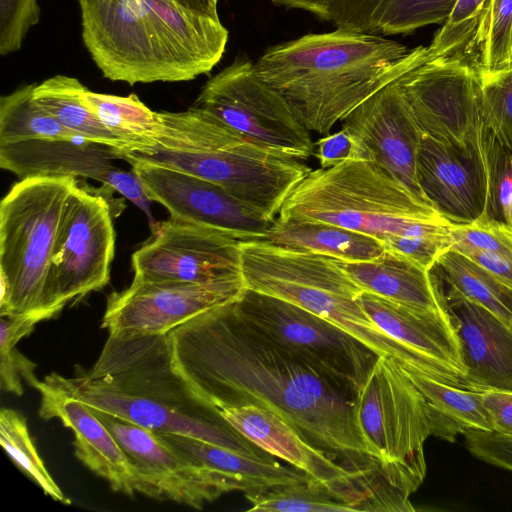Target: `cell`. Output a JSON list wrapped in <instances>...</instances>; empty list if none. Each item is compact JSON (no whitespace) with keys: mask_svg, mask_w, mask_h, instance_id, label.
I'll return each mask as SVG.
<instances>
[{"mask_svg":"<svg viewBox=\"0 0 512 512\" xmlns=\"http://www.w3.org/2000/svg\"><path fill=\"white\" fill-rule=\"evenodd\" d=\"M78 185L69 196L56 235L50 302L60 312L74 299L106 286L114 258L115 231L104 197Z\"/></svg>","mask_w":512,"mask_h":512,"instance_id":"13","label":"cell"},{"mask_svg":"<svg viewBox=\"0 0 512 512\" xmlns=\"http://www.w3.org/2000/svg\"><path fill=\"white\" fill-rule=\"evenodd\" d=\"M335 260L363 291L411 308L447 312L444 291L436 273L400 253L385 250L371 260Z\"/></svg>","mask_w":512,"mask_h":512,"instance_id":"25","label":"cell"},{"mask_svg":"<svg viewBox=\"0 0 512 512\" xmlns=\"http://www.w3.org/2000/svg\"><path fill=\"white\" fill-rule=\"evenodd\" d=\"M85 88L77 78L59 74L36 84L33 97L73 134L119 151L126 150L127 145L110 132L83 101L81 94Z\"/></svg>","mask_w":512,"mask_h":512,"instance_id":"30","label":"cell"},{"mask_svg":"<svg viewBox=\"0 0 512 512\" xmlns=\"http://www.w3.org/2000/svg\"><path fill=\"white\" fill-rule=\"evenodd\" d=\"M360 302L385 334L465 372L460 342L448 312L411 308L367 291L361 293Z\"/></svg>","mask_w":512,"mask_h":512,"instance_id":"26","label":"cell"},{"mask_svg":"<svg viewBox=\"0 0 512 512\" xmlns=\"http://www.w3.org/2000/svg\"><path fill=\"white\" fill-rule=\"evenodd\" d=\"M35 85H23L0 98V144L81 138L67 130L35 101Z\"/></svg>","mask_w":512,"mask_h":512,"instance_id":"34","label":"cell"},{"mask_svg":"<svg viewBox=\"0 0 512 512\" xmlns=\"http://www.w3.org/2000/svg\"><path fill=\"white\" fill-rule=\"evenodd\" d=\"M277 218L326 222L382 242L450 223L374 162L362 159L311 170L287 196Z\"/></svg>","mask_w":512,"mask_h":512,"instance_id":"6","label":"cell"},{"mask_svg":"<svg viewBox=\"0 0 512 512\" xmlns=\"http://www.w3.org/2000/svg\"><path fill=\"white\" fill-rule=\"evenodd\" d=\"M307 12L337 29L382 36L409 34L442 24L456 0H268Z\"/></svg>","mask_w":512,"mask_h":512,"instance_id":"22","label":"cell"},{"mask_svg":"<svg viewBox=\"0 0 512 512\" xmlns=\"http://www.w3.org/2000/svg\"><path fill=\"white\" fill-rule=\"evenodd\" d=\"M40 20L37 0H0V53L18 51L31 27Z\"/></svg>","mask_w":512,"mask_h":512,"instance_id":"41","label":"cell"},{"mask_svg":"<svg viewBox=\"0 0 512 512\" xmlns=\"http://www.w3.org/2000/svg\"><path fill=\"white\" fill-rule=\"evenodd\" d=\"M34 388L41 396L40 417L58 418L74 433L73 445L77 458L93 473L106 480L113 491L134 496L137 483L126 454L89 407L45 380L38 381Z\"/></svg>","mask_w":512,"mask_h":512,"instance_id":"23","label":"cell"},{"mask_svg":"<svg viewBox=\"0 0 512 512\" xmlns=\"http://www.w3.org/2000/svg\"><path fill=\"white\" fill-rule=\"evenodd\" d=\"M233 306L251 328L355 392L378 357L331 322L281 298L246 288Z\"/></svg>","mask_w":512,"mask_h":512,"instance_id":"10","label":"cell"},{"mask_svg":"<svg viewBox=\"0 0 512 512\" xmlns=\"http://www.w3.org/2000/svg\"><path fill=\"white\" fill-rule=\"evenodd\" d=\"M163 442L191 461L233 479L240 491L264 490L305 481L309 475L289 469L276 459L248 456L186 435L156 433Z\"/></svg>","mask_w":512,"mask_h":512,"instance_id":"27","label":"cell"},{"mask_svg":"<svg viewBox=\"0 0 512 512\" xmlns=\"http://www.w3.org/2000/svg\"><path fill=\"white\" fill-rule=\"evenodd\" d=\"M417 178L431 206L452 224H471L484 214L487 176L484 159L469 157L423 134Z\"/></svg>","mask_w":512,"mask_h":512,"instance_id":"19","label":"cell"},{"mask_svg":"<svg viewBox=\"0 0 512 512\" xmlns=\"http://www.w3.org/2000/svg\"><path fill=\"white\" fill-rule=\"evenodd\" d=\"M74 176H33L14 184L0 204V315L14 318L58 311L50 302L51 265Z\"/></svg>","mask_w":512,"mask_h":512,"instance_id":"7","label":"cell"},{"mask_svg":"<svg viewBox=\"0 0 512 512\" xmlns=\"http://www.w3.org/2000/svg\"><path fill=\"white\" fill-rule=\"evenodd\" d=\"M89 409L126 454L135 473L138 493L202 509L223 494L240 490L233 479L191 461L154 432L97 409Z\"/></svg>","mask_w":512,"mask_h":512,"instance_id":"15","label":"cell"},{"mask_svg":"<svg viewBox=\"0 0 512 512\" xmlns=\"http://www.w3.org/2000/svg\"><path fill=\"white\" fill-rule=\"evenodd\" d=\"M216 409L249 441L319 481L343 502L351 483L358 479L355 473L313 446L292 425L270 410L253 404Z\"/></svg>","mask_w":512,"mask_h":512,"instance_id":"21","label":"cell"},{"mask_svg":"<svg viewBox=\"0 0 512 512\" xmlns=\"http://www.w3.org/2000/svg\"><path fill=\"white\" fill-rule=\"evenodd\" d=\"M481 400L489 414L493 431L512 439V392L484 391L481 392Z\"/></svg>","mask_w":512,"mask_h":512,"instance_id":"46","label":"cell"},{"mask_svg":"<svg viewBox=\"0 0 512 512\" xmlns=\"http://www.w3.org/2000/svg\"><path fill=\"white\" fill-rule=\"evenodd\" d=\"M453 249H479L512 259V231L496 223L478 220L451 228Z\"/></svg>","mask_w":512,"mask_h":512,"instance_id":"43","label":"cell"},{"mask_svg":"<svg viewBox=\"0 0 512 512\" xmlns=\"http://www.w3.org/2000/svg\"><path fill=\"white\" fill-rule=\"evenodd\" d=\"M422 133L484 159L481 82L460 55L429 59L397 79Z\"/></svg>","mask_w":512,"mask_h":512,"instance_id":"11","label":"cell"},{"mask_svg":"<svg viewBox=\"0 0 512 512\" xmlns=\"http://www.w3.org/2000/svg\"><path fill=\"white\" fill-rule=\"evenodd\" d=\"M119 150L83 138L34 139L0 144V166L20 178L33 176H74L107 184L117 168L111 160Z\"/></svg>","mask_w":512,"mask_h":512,"instance_id":"24","label":"cell"},{"mask_svg":"<svg viewBox=\"0 0 512 512\" xmlns=\"http://www.w3.org/2000/svg\"><path fill=\"white\" fill-rule=\"evenodd\" d=\"M452 226L441 231L394 236L383 243L386 250L400 253L430 270L438 258L452 248Z\"/></svg>","mask_w":512,"mask_h":512,"instance_id":"42","label":"cell"},{"mask_svg":"<svg viewBox=\"0 0 512 512\" xmlns=\"http://www.w3.org/2000/svg\"><path fill=\"white\" fill-rule=\"evenodd\" d=\"M234 302L168 333L174 366L191 387L215 408L253 404L272 411L359 478L379 472L355 424V390L251 328Z\"/></svg>","mask_w":512,"mask_h":512,"instance_id":"1","label":"cell"},{"mask_svg":"<svg viewBox=\"0 0 512 512\" xmlns=\"http://www.w3.org/2000/svg\"><path fill=\"white\" fill-rule=\"evenodd\" d=\"M240 240L222 231L174 218L158 222L131 258L137 281L198 284L244 281Z\"/></svg>","mask_w":512,"mask_h":512,"instance_id":"14","label":"cell"},{"mask_svg":"<svg viewBox=\"0 0 512 512\" xmlns=\"http://www.w3.org/2000/svg\"><path fill=\"white\" fill-rule=\"evenodd\" d=\"M487 0H456L427 46L430 59L460 54L476 29Z\"/></svg>","mask_w":512,"mask_h":512,"instance_id":"40","label":"cell"},{"mask_svg":"<svg viewBox=\"0 0 512 512\" xmlns=\"http://www.w3.org/2000/svg\"><path fill=\"white\" fill-rule=\"evenodd\" d=\"M400 366L425 399L433 436L453 442L466 429L493 431L481 392L450 385Z\"/></svg>","mask_w":512,"mask_h":512,"instance_id":"29","label":"cell"},{"mask_svg":"<svg viewBox=\"0 0 512 512\" xmlns=\"http://www.w3.org/2000/svg\"><path fill=\"white\" fill-rule=\"evenodd\" d=\"M465 445L476 458L512 471V439L494 431L466 429Z\"/></svg>","mask_w":512,"mask_h":512,"instance_id":"44","label":"cell"},{"mask_svg":"<svg viewBox=\"0 0 512 512\" xmlns=\"http://www.w3.org/2000/svg\"><path fill=\"white\" fill-rule=\"evenodd\" d=\"M46 318L39 314L23 315L14 318L1 317L0 320V385L6 392L23 394L21 377L35 387L38 379L33 370L34 363L24 357L16 348L18 341L30 334L34 326Z\"/></svg>","mask_w":512,"mask_h":512,"instance_id":"38","label":"cell"},{"mask_svg":"<svg viewBox=\"0 0 512 512\" xmlns=\"http://www.w3.org/2000/svg\"><path fill=\"white\" fill-rule=\"evenodd\" d=\"M250 139L302 161L313 154L310 131L285 101L255 74L253 62L238 55L202 87L194 105Z\"/></svg>","mask_w":512,"mask_h":512,"instance_id":"12","label":"cell"},{"mask_svg":"<svg viewBox=\"0 0 512 512\" xmlns=\"http://www.w3.org/2000/svg\"><path fill=\"white\" fill-rule=\"evenodd\" d=\"M482 149L487 176L486 205L482 221L512 231V151L484 126Z\"/></svg>","mask_w":512,"mask_h":512,"instance_id":"36","label":"cell"},{"mask_svg":"<svg viewBox=\"0 0 512 512\" xmlns=\"http://www.w3.org/2000/svg\"><path fill=\"white\" fill-rule=\"evenodd\" d=\"M261 240L345 261L375 259L386 250L381 240L370 235L326 222L297 218H276Z\"/></svg>","mask_w":512,"mask_h":512,"instance_id":"28","label":"cell"},{"mask_svg":"<svg viewBox=\"0 0 512 512\" xmlns=\"http://www.w3.org/2000/svg\"><path fill=\"white\" fill-rule=\"evenodd\" d=\"M353 415L381 475L410 497L426 475L424 443L432 426L425 399L395 358L377 357L355 392Z\"/></svg>","mask_w":512,"mask_h":512,"instance_id":"9","label":"cell"},{"mask_svg":"<svg viewBox=\"0 0 512 512\" xmlns=\"http://www.w3.org/2000/svg\"><path fill=\"white\" fill-rule=\"evenodd\" d=\"M460 55L480 76L512 69V0H487Z\"/></svg>","mask_w":512,"mask_h":512,"instance_id":"32","label":"cell"},{"mask_svg":"<svg viewBox=\"0 0 512 512\" xmlns=\"http://www.w3.org/2000/svg\"><path fill=\"white\" fill-rule=\"evenodd\" d=\"M244 281L198 284L137 281L107 297L102 327L120 336L167 334L216 307L237 301Z\"/></svg>","mask_w":512,"mask_h":512,"instance_id":"16","label":"cell"},{"mask_svg":"<svg viewBox=\"0 0 512 512\" xmlns=\"http://www.w3.org/2000/svg\"><path fill=\"white\" fill-rule=\"evenodd\" d=\"M314 155L325 169L348 159L365 160L359 144L344 128L320 138L315 143Z\"/></svg>","mask_w":512,"mask_h":512,"instance_id":"45","label":"cell"},{"mask_svg":"<svg viewBox=\"0 0 512 512\" xmlns=\"http://www.w3.org/2000/svg\"><path fill=\"white\" fill-rule=\"evenodd\" d=\"M484 126L512 151V69L480 76Z\"/></svg>","mask_w":512,"mask_h":512,"instance_id":"39","label":"cell"},{"mask_svg":"<svg viewBox=\"0 0 512 512\" xmlns=\"http://www.w3.org/2000/svg\"><path fill=\"white\" fill-rule=\"evenodd\" d=\"M456 250V249H455ZM464 254L490 274L512 287V259L496 252L479 249L457 250Z\"/></svg>","mask_w":512,"mask_h":512,"instance_id":"47","label":"cell"},{"mask_svg":"<svg viewBox=\"0 0 512 512\" xmlns=\"http://www.w3.org/2000/svg\"><path fill=\"white\" fill-rule=\"evenodd\" d=\"M247 289L281 298L331 322L377 356L398 357L402 344L385 334L360 302L363 290L335 258L262 240L240 241Z\"/></svg>","mask_w":512,"mask_h":512,"instance_id":"8","label":"cell"},{"mask_svg":"<svg viewBox=\"0 0 512 512\" xmlns=\"http://www.w3.org/2000/svg\"><path fill=\"white\" fill-rule=\"evenodd\" d=\"M151 146L120 159L154 163L222 187L275 220L290 192L312 170L305 161L264 146L198 107L159 112Z\"/></svg>","mask_w":512,"mask_h":512,"instance_id":"5","label":"cell"},{"mask_svg":"<svg viewBox=\"0 0 512 512\" xmlns=\"http://www.w3.org/2000/svg\"><path fill=\"white\" fill-rule=\"evenodd\" d=\"M151 201L170 217L227 233L240 241L261 240L275 220L208 180L164 167L129 160Z\"/></svg>","mask_w":512,"mask_h":512,"instance_id":"17","label":"cell"},{"mask_svg":"<svg viewBox=\"0 0 512 512\" xmlns=\"http://www.w3.org/2000/svg\"><path fill=\"white\" fill-rule=\"evenodd\" d=\"M465 368V389L512 392V327L485 307L446 293Z\"/></svg>","mask_w":512,"mask_h":512,"instance_id":"20","label":"cell"},{"mask_svg":"<svg viewBox=\"0 0 512 512\" xmlns=\"http://www.w3.org/2000/svg\"><path fill=\"white\" fill-rule=\"evenodd\" d=\"M81 97L101 123L127 145L126 150L154 143L160 125L159 112L148 108L136 94L117 96L86 87Z\"/></svg>","mask_w":512,"mask_h":512,"instance_id":"33","label":"cell"},{"mask_svg":"<svg viewBox=\"0 0 512 512\" xmlns=\"http://www.w3.org/2000/svg\"><path fill=\"white\" fill-rule=\"evenodd\" d=\"M184 6L202 12L212 17H219V0H175Z\"/></svg>","mask_w":512,"mask_h":512,"instance_id":"48","label":"cell"},{"mask_svg":"<svg viewBox=\"0 0 512 512\" xmlns=\"http://www.w3.org/2000/svg\"><path fill=\"white\" fill-rule=\"evenodd\" d=\"M342 122V128L359 144L365 160L374 162L431 206L417 178L423 133L397 80L362 102Z\"/></svg>","mask_w":512,"mask_h":512,"instance_id":"18","label":"cell"},{"mask_svg":"<svg viewBox=\"0 0 512 512\" xmlns=\"http://www.w3.org/2000/svg\"><path fill=\"white\" fill-rule=\"evenodd\" d=\"M0 444L14 463L52 499L69 504L46 469L30 437L25 418L17 411H0Z\"/></svg>","mask_w":512,"mask_h":512,"instance_id":"37","label":"cell"},{"mask_svg":"<svg viewBox=\"0 0 512 512\" xmlns=\"http://www.w3.org/2000/svg\"><path fill=\"white\" fill-rule=\"evenodd\" d=\"M431 269L447 282L448 293L485 307L512 327V287L453 248Z\"/></svg>","mask_w":512,"mask_h":512,"instance_id":"31","label":"cell"},{"mask_svg":"<svg viewBox=\"0 0 512 512\" xmlns=\"http://www.w3.org/2000/svg\"><path fill=\"white\" fill-rule=\"evenodd\" d=\"M430 59L382 35L335 29L269 46L253 63L256 76L310 132L329 134L357 106Z\"/></svg>","mask_w":512,"mask_h":512,"instance_id":"3","label":"cell"},{"mask_svg":"<svg viewBox=\"0 0 512 512\" xmlns=\"http://www.w3.org/2000/svg\"><path fill=\"white\" fill-rule=\"evenodd\" d=\"M44 380L88 407L156 433L186 435L266 460L274 456L228 424L173 363L168 333L109 334L100 355L75 377Z\"/></svg>","mask_w":512,"mask_h":512,"instance_id":"2","label":"cell"},{"mask_svg":"<svg viewBox=\"0 0 512 512\" xmlns=\"http://www.w3.org/2000/svg\"><path fill=\"white\" fill-rule=\"evenodd\" d=\"M245 497L252 504L248 512L354 511L310 476L299 483L245 492Z\"/></svg>","mask_w":512,"mask_h":512,"instance_id":"35","label":"cell"},{"mask_svg":"<svg viewBox=\"0 0 512 512\" xmlns=\"http://www.w3.org/2000/svg\"><path fill=\"white\" fill-rule=\"evenodd\" d=\"M77 1L83 43L111 81H190L225 53L229 32L220 18L175 0Z\"/></svg>","mask_w":512,"mask_h":512,"instance_id":"4","label":"cell"}]
</instances>
